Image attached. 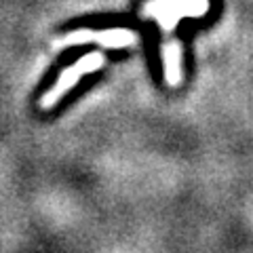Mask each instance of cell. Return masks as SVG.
Wrapping results in <instances>:
<instances>
[{
  "label": "cell",
  "mask_w": 253,
  "mask_h": 253,
  "mask_svg": "<svg viewBox=\"0 0 253 253\" xmlns=\"http://www.w3.org/2000/svg\"><path fill=\"white\" fill-rule=\"evenodd\" d=\"M72 42L78 41H97L108 46H126L137 41V36L129 30H108V32H78V36L70 38Z\"/></svg>",
  "instance_id": "cell-3"
},
{
  "label": "cell",
  "mask_w": 253,
  "mask_h": 253,
  "mask_svg": "<svg viewBox=\"0 0 253 253\" xmlns=\"http://www.w3.org/2000/svg\"><path fill=\"white\" fill-rule=\"evenodd\" d=\"M209 2L207 0H156L146 6V15H158V21L165 30H173L181 17H199L207 13Z\"/></svg>",
  "instance_id": "cell-1"
},
{
  "label": "cell",
  "mask_w": 253,
  "mask_h": 253,
  "mask_svg": "<svg viewBox=\"0 0 253 253\" xmlns=\"http://www.w3.org/2000/svg\"><path fill=\"white\" fill-rule=\"evenodd\" d=\"M163 57H165V68H167V83L171 86H177L179 81H181V72H179L181 46L177 42L165 44L163 46Z\"/></svg>",
  "instance_id": "cell-4"
},
{
  "label": "cell",
  "mask_w": 253,
  "mask_h": 253,
  "mask_svg": "<svg viewBox=\"0 0 253 253\" xmlns=\"http://www.w3.org/2000/svg\"><path fill=\"white\" fill-rule=\"evenodd\" d=\"M104 55L101 53H91V55H84L83 59H78L72 68H68L66 72H63L61 76H59V81H57V84L53 86V89L49 91L42 97V101H41V108H51V106H55L57 104V99L61 97L66 91H70L72 86L76 84V81L81 78L83 74H89V72H95L97 68H101L104 66Z\"/></svg>",
  "instance_id": "cell-2"
}]
</instances>
